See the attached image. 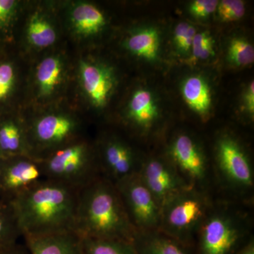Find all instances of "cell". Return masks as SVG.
Returning <instances> with one entry per match:
<instances>
[{
    "label": "cell",
    "mask_w": 254,
    "mask_h": 254,
    "mask_svg": "<svg viewBox=\"0 0 254 254\" xmlns=\"http://www.w3.org/2000/svg\"><path fill=\"white\" fill-rule=\"evenodd\" d=\"M78 196L76 189L47 179L18 195L10 203L22 238L75 231Z\"/></svg>",
    "instance_id": "cell-1"
},
{
    "label": "cell",
    "mask_w": 254,
    "mask_h": 254,
    "mask_svg": "<svg viewBox=\"0 0 254 254\" xmlns=\"http://www.w3.org/2000/svg\"><path fill=\"white\" fill-rule=\"evenodd\" d=\"M75 231L81 237L133 242L136 231L116 187L105 177L78 190Z\"/></svg>",
    "instance_id": "cell-2"
},
{
    "label": "cell",
    "mask_w": 254,
    "mask_h": 254,
    "mask_svg": "<svg viewBox=\"0 0 254 254\" xmlns=\"http://www.w3.org/2000/svg\"><path fill=\"white\" fill-rule=\"evenodd\" d=\"M200 190L188 189L164 203L158 231L194 247L195 236L210 211L208 198Z\"/></svg>",
    "instance_id": "cell-3"
},
{
    "label": "cell",
    "mask_w": 254,
    "mask_h": 254,
    "mask_svg": "<svg viewBox=\"0 0 254 254\" xmlns=\"http://www.w3.org/2000/svg\"><path fill=\"white\" fill-rule=\"evenodd\" d=\"M86 142L75 140L41 160L47 180L79 190L102 176L99 163Z\"/></svg>",
    "instance_id": "cell-4"
},
{
    "label": "cell",
    "mask_w": 254,
    "mask_h": 254,
    "mask_svg": "<svg viewBox=\"0 0 254 254\" xmlns=\"http://www.w3.org/2000/svg\"><path fill=\"white\" fill-rule=\"evenodd\" d=\"M115 185L136 233L158 231L161 208L138 174L127 177Z\"/></svg>",
    "instance_id": "cell-5"
},
{
    "label": "cell",
    "mask_w": 254,
    "mask_h": 254,
    "mask_svg": "<svg viewBox=\"0 0 254 254\" xmlns=\"http://www.w3.org/2000/svg\"><path fill=\"white\" fill-rule=\"evenodd\" d=\"M244 236L240 223L228 212L209 211L197 232L196 254H235Z\"/></svg>",
    "instance_id": "cell-6"
},
{
    "label": "cell",
    "mask_w": 254,
    "mask_h": 254,
    "mask_svg": "<svg viewBox=\"0 0 254 254\" xmlns=\"http://www.w3.org/2000/svg\"><path fill=\"white\" fill-rule=\"evenodd\" d=\"M46 179L41 160L28 155L0 157V199L12 201Z\"/></svg>",
    "instance_id": "cell-7"
},
{
    "label": "cell",
    "mask_w": 254,
    "mask_h": 254,
    "mask_svg": "<svg viewBox=\"0 0 254 254\" xmlns=\"http://www.w3.org/2000/svg\"><path fill=\"white\" fill-rule=\"evenodd\" d=\"M216 162L222 178L240 190H250L254 185L252 164L240 143L230 135H222L215 147Z\"/></svg>",
    "instance_id": "cell-8"
},
{
    "label": "cell",
    "mask_w": 254,
    "mask_h": 254,
    "mask_svg": "<svg viewBox=\"0 0 254 254\" xmlns=\"http://www.w3.org/2000/svg\"><path fill=\"white\" fill-rule=\"evenodd\" d=\"M77 128V123L65 115L51 114L38 119L28 132V141H32L31 155L33 148H38L48 152L46 158L55 150L75 141Z\"/></svg>",
    "instance_id": "cell-9"
},
{
    "label": "cell",
    "mask_w": 254,
    "mask_h": 254,
    "mask_svg": "<svg viewBox=\"0 0 254 254\" xmlns=\"http://www.w3.org/2000/svg\"><path fill=\"white\" fill-rule=\"evenodd\" d=\"M138 174L160 208L175 195L193 188L184 180L173 163L163 159H148L138 169Z\"/></svg>",
    "instance_id": "cell-10"
},
{
    "label": "cell",
    "mask_w": 254,
    "mask_h": 254,
    "mask_svg": "<svg viewBox=\"0 0 254 254\" xmlns=\"http://www.w3.org/2000/svg\"><path fill=\"white\" fill-rule=\"evenodd\" d=\"M171 163L180 175L193 188L200 190L208 175V164L199 145L190 135L180 133L170 148Z\"/></svg>",
    "instance_id": "cell-11"
},
{
    "label": "cell",
    "mask_w": 254,
    "mask_h": 254,
    "mask_svg": "<svg viewBox=\"0 0 254 254\" xmlns=\"http://www.w3.org/2000/svg\"><path fill=\"white\" fill-rule=\"evenodd\" d=\"M101 150L100 173L114 185L138 173L134 155L126 143L113 138L105 142Z\"/></svg>",
    "instance_id": "cell-12"
},
{
    "label": "cell",
    "mask_w": 254,
    "mask_h": 254,
    "mask_svg": "<svg viewBox=\"0 0 254 254\" xmlns=\"http://www.w3.org/2000/svg\"><path fill=\"white\" fill-rule=\"evenodd\" d=\"M79 73L83 91L92 105L103 108L115 88V78L111 68L91 62L81 61Z\"/></svg>",
    "instance_id": "cell-13"
},
{
    "label": "cell",
    "mask_w": 254,
    "mask_h": 254,
    "mask_svg": "<svg viewBox=\"0 0 254 254\" xmlns=\"http://www.w3.org/2000/svg\"><path fill=\"white\" fill-rule=\"evenodd\" d=\"M23 239L29 254H83L81 237L75 231Z\"/></svg>",
    "instance_id": "cell-14"
},
{
    "label": "cell",
    "mask_w": 254,
    "mask_h": 254,
    "mask_svg": "<svg viewBox=\"0 0 254 254\" xmlns=\"http://www.w3.org/2000/svg\"><path fill=\"white\" fill-rule=\"evenodd\" d=\"M137 254H196L189 247L160 231L137 232L133 242Z\"/></svg>",
    "instance_id": "cell-15"
},
{
    "label": "cell",
    "mask_w": 254,
    "mask_h": 254,
    "mask_svg": "<svg viewBox=\"0 0 254 254\" xmlns=\"http://www.w3.org/2000/svg\"><path fill=\"white\" fill-rule=\"evenodd\" d=\"M158 115V105L151 92L141 88L133 93L128 111V118L133 125L148 129L155 123Z\"/></svg>",
    "instance_id": "cell-16"
},
{
    "label": "cell",
    "mask_w": 254,
    "mask_h": 254,
    "mask_svg": "<svg viewBox=\"0 0 254 254\" xmlns=\"http://www.w3.org/2000/svg\"><path fill=\"white\" fill-rule=\"evenodd\" d=\"M181 92L184 100L190 110L202 118H206L211 108L210 87L200 76H190L183 81Z\"/></svg>",
    "instance_id": "cell-17"
},
{
    "label": "cell",
    "mask_w": 254,
    "mask_h": 254,
    "mask_svg": "<svg viewBox=\"0 0 254 254\" xmlns=\"http://www.w3.org/2000/svg\"><path fill=\"white\" fill-rule=\"evenodd\" d=\"M21 155H31L22 127L12 120L0 121V157Z\"/></svg>",
    "instance_id": "cell-18"
},
{
    "label": "cell",
    "mask_w": 254,
    "mask_h": 254,
    "mask_svg": "<svg viewBox=\"0 0 254 254\" xmlns=\"http://www.w3.org/2000/svg\"><path fill=\"white\" fill-rule=\"evenodd\" d=\"M160 34L156 28L148 27L138 30L127 40V50L132 54L148 61H155L160 49Z\"/></svg>",
    "instance_id": "cell-19"
},
{
    "label": "cell",
    "mask_w": 254,
    "mask_h": 254,
    "mask_svg": "<svg viewBox=\"0 0 254 254\" xmlns=\"http://www.w3.org/2000/svg\"><path fill=\"white\" fill-rule=\"evenodd\" d=\"M71 22L76 33L81 36H93L104 27L106 20L104 14L94 5L82 3L73 8Z\"/></svg>",
    "instance_id": "cell-20"
},
{
    "label": "cell",
    "mask_w": 254,
    "mask_h": 254,
    "mask_svg": "<svg viewBox=\"0 0 254 254\" xmlns=\"http://www.w3.org/2000/svg\"><path fill=\"white\" fill-rule=\"evenodd\" d=\"M63 74V64L59 58L52 56L46 58L37 68L36 81L40 93L48 96L60 84Z\"/></svg>",
    "instance_id": "cell-21"
},
{
    "label": "cell",
    "mask_w": 254,
    "mask_h": 254,
    "mask_svg": "<svg viewBox=\"0 0 254 254\" xmlns=\"http://www.w3.org/2000/svg\"><path fill=\"white\" fill-rule=\"evenodd\" d=\"M20 238L22 234L12 205L0 199V251L17 243Z\"/></svg>",
    "instance_id": "cell-22"
},
{
    "label": "cell",
    "mask_w": 254,
    "mask_h": 254,
    "mask_svg": "<svg viewBox=\"0 0 254 254\" xmlns=\"http://www.w3.org/2000/svg\"><path fill=\"white\" fill-rule=\"evenodd\" d=\"M83 254H137L133 242L81 237Z\"/></svg>",
    "instance_id": "cell-23"
},
{
    "label": "cell",
    "mask_w": 254,
    "mask_h": 254,
    "mask_svg": "<svg viewBox=\"0 0 254 254\" xmlns=\"http://www.w3.org/2000/svg\"><path fill=\"white\" fill-rule=\"evenodd\" d=\"M27 37L33 46L43 48L54 44L57 35L51 23L44 16L35 14L28 22Z\"/></svg>",
    "instance_id": "cell-24"
},
{
    "label": "cell",
    "mask_w": 254,
    "mask_h": 254,
    "mask_svg": "<svg viewBox=\"0 0 254 254\" xmlns=\"http://www.w3.org/2000/svg\"><path fill=\"white\" fill-rule=\"evenodd\" d=\"M229 60L238 66L252 64L254 62V49L252 44L243 38H234L228 46Z\"/></svg>",
    "instance_id": "cell-25"
},
{
    "label": "cell",
    "mask_w": 254,
    "mask_h": 254,
    "mask_svg": "<svg viewBox=\"0 0 254 254\" xmlns=\"http://www.w3.org/2000/svg\"><path fill=\"white\" fill-rule=\"evenodd\" d=\"M191 61L206 60L214 56V40L208 32L195 33L191 48Z\"/></svg>",
    "instance_id": "cell-26"
},
{
    "label": "cell",
    "mask_w": 254,
    "mask_h": 254,
    "mask_svg": "<svg viewBox=\"0 0 254 254\" xmlns=\"http://www.w3.org/2000/svg\"><path fill=\"white\" fill-rule=\"evenodd\" d=\"M219 17L224 22L237 21L245 16V5L241 0H222L219 1Z\"/></svg>",
    "instance_id": "cell-27"
},
{
    "label": "cell",
    "mask_w": 254,
    "mask_h": 254,
    "mask_svg": "<svg viewBox=\"0 0 254 254\" xmlns=\"http://www.w3.org/2000/svg\"><path fill=\"white\" fill-rule=\"evenodd\" d=\"M195 33L196 30L190 23L182 22L177 25L174 33V43L180 53L186 54L190 50Z\"/></svg>",
    "instance_id": "cell-28"
},
{
    "label": "cell",
    "mask_w": 254,
    "mask_h": 254,
    "mask_svg": "<svg viewBox=\"0 0 254 254\" xmlns=\"http://www.w3.org/2000/svg\"><path fill=\"white\" fill-rule=\"evenodd\" d=\"M15 81L14 66L9 63H0V103L7 99Z\"/></svg>",
    "instance_id": "cell-29"
},
{
    "label": "cell",
    "mask_w": 254,
    "mask_h": 254,
    "mask_svg": "<svg viewBox=\"0 0 254 254\" xmlns=\"http://www.w3.org/2000/svg\"><path fill=\"white\" fill-rule=\"evenodd\" d=\"M219 1L216 0H195L190 4V14L197 18H207L215 12Z\"/></svg>",
    "instance_id": "cell-30"
},
{
    "label": "cell",
    "mask_w": 254,
    "mask_h": 254,
    "mask_svg": "<svg viewBox=\"0 0 254 254\" xmlns=\"http://www.w3.org/2000/svg\"><path fill=\"white\" fill-rule=\"evenodd\" d=\"M16 1L14 0H0V28L9 23L16 9Z\"/></svg>",
    "instance_id": "cell-31"
},
{
    "label": "cell",
    "mask_w": 254,
    "mask_h": 254,
    "mask_svg": "<svg viewBox=\"0 0 254 254\" xmlns=\"http://www.w3.org/2000/svg\"><path fill=\"white\" fill-rule=\"evenodd\" d=\"M244 105L247 113L250 116L254 117V83L251 82L247 88L245 95H244Z\"/></svg>",
    "instance_id": "cell-32"
},
{
    "label": "cell",
    "mask_w": 254,
    "mask_h": 254,
    "mask_svg": "<svg viewBox=\"0 0 254 254\" xmlns=\"http://www.w3.org/2000/svg\"><path fill=\"white\" fill-rule=\"evenodd\" d=\"M0 254H29L25 244L19 242L0 251Z\"/></svg>",
    "instance_id": "cell-33"
},
{
    "label": "cell",
    "mask_w": 254,
    "mask_h": 254,
    "mask_svg": "<svg viewBox=\"0 0 254 254\" xmlns=\"http://www.w3.org/2000/svg\"><path fill=\"white\" fill-rule=\"evenodd\" d=\"M235 254H254V242L251 240L245 246L241 247L238 252Z\"/></svg>",
    "instance_id": "cell-34"
}]
</instances>
